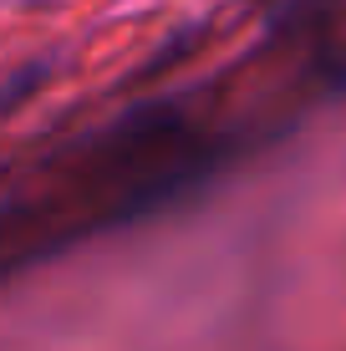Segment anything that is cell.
Listing matches in <instances>:
<instances>
[{
    "mask_svg": "<svg viewBox=\"0 0 346 351\" xmlns=\"http://www.w3.org/2000/svg\"><path fill=\"white\" fill-rule=\"evenodd\" d=\"M51 71H56V62L51 56H36V62H26V66H16L10 71V82L0 87V117H10L16 107H26L36 92L51 82Z\"/></svg>",
    "mask_w": 346,
    "mask_h": 351,
    "instance_id": "1",
    "label": "cell"
},
{
    "mask_svg": "<svg viewBox=\"0 0 346 351\" xmlns=\"http://www.w3.org/2000/svg\"><path fill=\"white\" fill-rule=\"evenodd\" d=\"M16 5H26V10H41V5H56V0H16Z\"/></svg>",
    "mask_w": 346,
    "mask_h": 351,
    "instance_id": "2",
    "label": "cell"
}]
</instances>
